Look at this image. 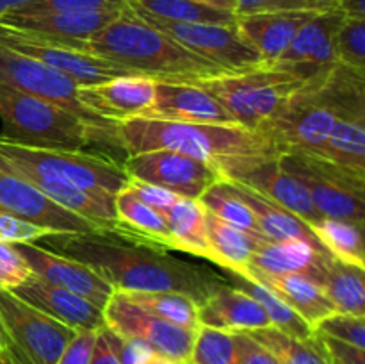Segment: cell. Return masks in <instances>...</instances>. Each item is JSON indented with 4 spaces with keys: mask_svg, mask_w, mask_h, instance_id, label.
Masks as SVG:
<instances>
[{
    "mask_svg": "<svg viewBox=\"0 0 365 364\" xmlns=\"http://www.w3.org/2000/svg\"><path fill=\"white\" fill-rule=\"evenodd\" d=\"M0 157L21 161L46 173L57 175L88 191L89 195L109 203H114L116 193L130 181L123 164L103 153L29 146L24 143L11 141L2 134H0Z\"/></svg>",
    "mask_w": 365,
    "mask_h": 364,
    "instance_id": "obj_7",
    "label": "cell"
},
{
    "mask_svg": "<svg viewBox=\"0 0 365 364\" xmlns=\"http://www.w3.org/2000/svg\"><path fill=\"white\" fill-rule=\"evenodd\" d=\"M0 213L13 214L38 227L48 228L56 234H64V232L103 234L102 227L52 202L31 182L6 168H0Z\"/></svg>",
    "mask_w": 365,
    "mask_h": 364,
    "instance_id": "obj_16",
    "label": "cell"
},
{
    "mask_svg": "<svg viewBox=\"0 0 365 364\" xmlns=\"http://www.w3.org/2000/svg\"><path fill=\"white\" fill-rule=\"evenodd\" d=\"M86 52L118 64L130 75L163 82L195 84L227 74L146 24L128 4L116 20L86 39Z\"/></svg>",
    "mask_w": 365,
    "mask_h": 364,
    "instance_id": "obj_3",
    "label": "cell"
},
{
    "mask_svg": "<svg viewBox=\"0 0 365 364\" xmlns=\"http://www.w3.org/2000/svg\"><path fill=\"white\" fill-rule=\"evenodd\" d=\"M103 320L109 330L127 339H135L177 364H189L196 330L170 323L114 293L103 307Z\"/></svg>",
    "mask_w": 365,
    "mask_h": 364,
    "instance_id": "obj_12",
    "label": "cell"
},
{
    "mask_svg": "<svg viewBox=\"0 0 365 364\" xmlns=\"http://www.w3.org/2000/svg\"><path fill=\"white\" fill-rule=\"evenodd\" d=\"M235 345H237L239 364H282L266 346L260 345L246 332L235 334Z\"/></svg>",
    "mask_w": 365,
    "mask_h": 364,
    "instance_id": "obj_48",
    "label": "cell"
},
{
    "mask_svg": "<svg viewBox=\"0 0 365 364\" xmlns=\"http://www.w3.org/2000/svg\"><path fill=\"white\" fill-rule=\"evenodd\" d=\"M98 330H77L66 348L61 353L57 364H89L95 350Z\"/></svg>",
    "mask_w": 365,
    "mask_h": 364,
    "instance_id": "obj_45",
    "label": "cell"
},
{
    "mask_svg": "<svg viewBox=\"0 0 365 364\" xmlns=\"http://www.w3.org/2000/svg\"><path fill=\"white\" fill-rule=\"evenodd\" d=\"M134 13L157 31L170 36L189 52L210 61L227 74H239L264 64L259 52L239 34L235 24H182L160 20L139 11Z\"/></svg>",
    "mask_w": 365,
    "mask_h": 364,
    "instance_id": "obj_10",
    "label": "cell"
},
{
    "mask_svg": "<svg viewBox=\"0 0 365 364\" xmlns=\"http://www.w3.org/2000/svg\"><path fill=\"white\" fill-rule=\"evenodd\" d=\"M189 364H239L235 334L200 325Z\"/></svg>",
    "mask_w": 365,
    "mask_h": 364,
    "instance_id": "obj_38",
    "label": "cell"
},
{
    "mask_svg": "<svg viewBox=\"0 0 365 364\" xmlns=\"http://www.w3.org/2000/svg\"><path fill=\"white\" fill-rule=\"evenodd\" d=\"M235 16L257 13H271V11H294V9H316L307 0H232Z\"/></svg>",
    "mask_w": 365,
    "mask_h": 364,
    "instance_id": "obj_44",
    "label": "cell"
},
{
    "mask_svg": "<svg viewBox=\"0 0 365 364\" xmlns=\"http://www.w3.org/2000/svg\"><path fill=\"white\" fill-rule=\"evenodd\" d=\"M314 332L330 335L339 341L349 343L356 348L365 350V316H351V314L334 313L323 318L316 325Z\"/></svg>",
    "mask_w": 365,
    "mask_h": 364,
    "instance_id": "obj_40",
    "label": "cell"
},
{
    "mask_svg": "<svg viewBox=\"0 0 365 364\" xmlns=\"http://www.w3.org/2000/svg\"><path fill=\"white\" fill-rule=\"evenodd\" d=\"M335 63L365 75V18L342 20L335 34Z\"/></svg>",
    "mask_w": 365,
    "mask_h": 364,
    "instance_id": "obj_39",
    "label": "cell"
},
{
    "mask_svg": "<svg viewBox=\"0 0 365 364\" xmlns=\"http://www.w3.org/2000/svg\"><path fill=\"white\" fill-rule=\"evenodd\" d=\"M344 18L337 7L317 11L299 29L289 49L274 63H299L312 66L335 64V34Z\"/></svg>",
    "mask_w": 365,
    "mask_h": 364,
    "instance_id": "obj_25",
    "label": "cell"
},
{
    "mask_svg": "<svg viewBox=\"0 0 365 364\" xmlns=\"http://www.w3.org/2000/svg\"><path fill=\"white\" fill-rule=\"evenodd\" d=\"M207 241H209V261L225 271L246 275L248 264L260 243L267 239L235 228L220 218L205 211Z\"/></svg>",
    "mask_w": 365,
    "mask_h": 364,
    "instance_id": "obj_28",
    "label": "cell"
},
{
    "mask_svg": "<svg viewBox=\"0 0 365 364\" xmlns=\"http://www.w3.org/2000/svg\"><path fill=\"white\" fill-rule=\"evenodd\" d=\"M307 2L312 4L316 9H330V7H335L337 0H307Z\"/></svg>",
    "mask_w": 365,
    "mask_h": 364,
    "instance_id": "obj_54",
    "label": "cell"
},
{
    "mask_svg": "<svg viewBox=\"0 0 365 364\" xmlns=\"http://www.w3.org/2000/svg\"><path fill=\"white\" fill-rule=\"evenodd\" d=\"M0 84L38 96L50 103L63 107L98 131L116 136V123L86 109L77 98V82L68 75L20 54L0 49Z\"/></svg>",
    "mask_w": 365,
    "mask_h": 364,
    "instance_id": "obj_11",
    "label": "cell"
},
{
    "mask_svg": "<svg viewBox=\"0 0 365 364\" xmlns=\"http://www.w3.org/2000/svg\"><path fill=\"white\" fill-rule=\"evenodd\" d=\"M310 228L317 241L334 259L365 268L364 225L323 216L319 221L310 225Z\"/></svg>",
    "mask_w": 365,
    "mask_h": 364,
    "instance_id": "obj_32",
    "label": "cell"
},
{
    "mask_svg": "<svg viewBox=\"0 0 365 364\" xmlns=\"http://www.w3.org/2000/svg\"><path fill=\"white\" fill-rule=\"evenodd\" d=\"M128 188L134 191V195L138 196L141 202H145L146 206H150L152 209L159 211V213H164L166 209H170L178 198L182 196L175 195V193L168 191V189L160 188V186L155 184H148V182H141V181H134L130 178L128 181Z\"/></svg>",
    "mask_w": 365,
    "mask_h": 364,
    "instance_id": "obj_47",
    "label": "cell"
},
{
    "mask_svg": "<svg viewBox=\"0 0 365 364\" xmlns=\"http://www.w3.org/2000/svg\"><path fill=\"white\" fill-rule=\"evenodd\" d=\"M266 346L282 364H328L316 332L309 339H296L273 327L246 332Z\"/></svg>",
    "mask_w": 365,
    "mask_h": 364,
    "instance_id": "obj_36",
    "label": "cell"
},
{
    "mask_svg": "<svg viewBox=\"0 0 365 364\" xmlns=\"http://www.w3.org/2000/svg\"><path fill=\"white\" fill-rule=\"evenodd\" d=\"M330 257V253H321L312 245L298 239L262 241L253 253L246 271L266 275L299 273L323 284L324 268Z\"/></svg>",
    "mask_w": 365,
    "mask_h": 364,
    "instance_id": "obj_24",
    "label": "cell"
},
{
    "mask_svg": "<svg viewBox=\"0 0 365 364\" xmlns=\"http://www.w3.org/2000/svg\"><path fill=\"white\" fill-rule=\"evenodd\" d=\"M141 364H177V363H175V360H171L170 357L163 355V353L152 352L145 360H143Z\"/></svg>",
    "mask_w": 365,
    "mask_h": 364,
    "instance_id": "obj_52",
    "label": "cell"
},
{
    "mask_svg": "<svg viewBox=\"0 0 365 364\" xmlns=\"http://www.w3.org/2000/svg\"><path fill=\"white\" fill-rule=\"evenodd\" d=\"M123 11V9H121ZM121 11H64V13H11L0 16V25L61 43L86 52V39L116 20Z\"/></svg>",
    "mask_w": 365,
    "mask_h": 364,
    "instance_id": "obj_17",
    "label": "cell"
},
{
    "mask_svg": "<svg viewBox=\"0 0 365 364\" xmlns=\"http://www.w3.org/2000/svg\"><path fill=\"white\" fill-rule=\"evenodd\" d=\"M32 277V270L16 245L0 241V278L7 289H14Z\"/></svg>",
    "mask_w": 365,
    "mask_h": 364,
    "instance_id": "obj_43",
    "label": "cell"
},
{
    "mask_svg": "<svg viewBox=\"0 0 365 364\" xmlns=\"http://www.w3.org/2000/svg\"><path fill=\"white\" fill-rule=\"evenodd\" d=\"M0 323L7 352L20 364H57L77 332L24 302L11 289H0Z\"/></svg>",
    "mask_w": 365,
    "mask_h": 364,
    "instance_id": "obj_9",
    "label": "cell"
},
{
    "mask_svg": "<svg viewBox=\"0 0 365 364\" xmlns=\"http://www.w3.org/2000/svg\"><path fill=\"white\" fill-rule=\"evenodd\" d=\"M46 246L63 253L106 278L116 293H182L202 303L225 278L212 270L185 263L164 248L127 241L98 232H64L41 239Z\"/></svg>",
    "mask_w": 365,
    "mask_h": 364,
    "instance_id": "obj_1",
    "label": "cell"
},
{
    "mask_svg": "<svg viewBox=\"0 0 365 364\" xmlns=\"http://www.w3.org/2000/svg\"><path fill=\"white\" fill-rule=\"evenodd\" d=\"M89 364H120L116 355H114L113 348H110L109 343H107V339L103 338L102 328L98 330V338H96V345L95 350H93V357Z\"/></svg>",
    "mask_w": 365,
    "mask_h": 364,
    "instance_id": "obj_49",
    "label": "cell"
},
{
    "mask_svg": "<svg viewBox=\"0 0 365 364\" xmlns=\"http://www.w3.org/2000/svg\"><path fill=\"white\" fill-rule=\"evenodd\" d=\"M128 6L139 13L182 24H235L232 11L205 6L196 0H128Z\"/></svg>",
    "mask_w": 365,
    "mask_h": 364,
    "instance_id": "obj_33",
    "label": "cell"
},
{
    "mask_svg": "<svg viewBox=\"0 0 365 364\" xmlns=\"http://www.w3.org/2000/svg\"><path fill=\"white\" fill-rule=\"evenodd\" d=\"M314 9L271 11L235 16L239 34L259 52L266 64L274 63L292 43L299 29L316 14Z\"/></svg>",
    "mask_w": 365,
    "mask_h": 364,
    "instance_id": "obj_22",
    "label": "cell"
},
{
    "mask_svg": "<svg viewBox=\"0 0 365 364\" xmlns=\"http://www.w3.org/2000/svg\"><path fill=\"white\" fill-rule=\"evenodd\" d=\"M4 138L41 148L84 150L96 141L118 145L114 134L98 131L82 118L38 96L0 84Z\"/></svg>",
    "mask_w": 365,
    "mask_h": 364,
    "instance_id": "obj_5",
    "label": "cell"
},
{
    "mask_svg": "<svg viewBox=\"0 0 365 364\" xmlns=\"http://www.w3.org/2000/svg\"><path fill=\"white\" fill-rule=\"evenodd\" d=\"M4 350H6V335H4L2 323H0V352H4Z\"/></svg>",
    "mask_w": 365,
    "mask_h": 364,
    "instance_id": "obj_56",
    "label": "cell"
},
{
    "mask_svg": "<svg viewBox=\"0 0 365 364\" xmlns=\"http://www.w3.org/2000/svg\"><path fill=\"white\" fill-rule=\"evenodd\" d=\"M314 156L342 166L365 170V116L337 120L324 145Z\"/></svg>",
    "mask_w": 365,
    "mask_h": 364,
    "instance_id": "obj_34",
    "label": "cell"
},
{
    "mask_svg": "<svg viewBox=\"0 0 365 364\" xmlns=\"http://www.w3.org/2000/svg\"><path fill=\"white\" fill-rule=\"evenodd\" d=\"M280 164L305 186L323 216L365 223V170L307 152L284 153Z\"/></svg>",
    "mask_w": 365,
    "mask_h": 364,
    "instance_id": "obj_8",
    "label": "cell"
},
{
    "mask_svg": "<svg viewBox=\"0 0 365 364\" xmlns=\"http://www.w3.org/2000/svg\"><path fill=\"white\" fill-rule=\"evenodd\" d=\"M50 234H56V232L38 227V225L13 216V214L0 213V241L11 243V245H24V243L41 241Z\"/></svg>",
    "mask_w": 365,
    "mask_h": 364,
    "instance_id": "obj_42",
    "label": "cell"
},
{
    "mask_svg": "<svg viewBox=\"0 0 365 364\" xmlns=\"http://www.w3.org/2000/svg\"><path fill=\"white\" fill-rule=\"evenodd\" d=\"M155 82L143 75H121L96 84L78 86L77 98L91 113L120 123L148 114L155 100Z\"/></svg>",
    "mask_w": 365,
    "mask_h": 364,
    "instance_id": "obj_18",
    "label": "cell"
},
{
    "mask_svg": "<svg viewBox=\"0 0 365 364\" xmlns=\"http://www.w3.org/2000/svg\"><path fill=\"white\" fill-rule=\"evenodd\" d=\"M228 182L234 186L235 193L245 200L246 206H248L250 209H252V213L255 214L260 234H262L264 239H267V241H289V239H298V241H305L309 243V245H312L314 248L319 250L321 253H328L327 250H324V246L317 241V238L314 236L312 228H310V225L307 223V221H303L302 218H298L296 214H292L291 211L282 207L280 203L273 202V200L267 198V196L253 191L248 186L235 181Z\"/></svg>",
    "mask_w": 365,
    "mask_h": 364,
    "instance_id": "obj_26",
    "label": "cell"
},
{
    "mask_svg": "<svg viewBox=\"0 0 365 364\" xmlns=\"http://www.w3.org/2000/svg\"><path fill=\"white\" fill-rule=\"evenodd\" d=\"M118 146L135 156L170 150L203 161L220 171L228 161L280 157L273 143L259 131L242 125H209L135 116L116 123Z\"/></svg>",
    "mask_w": 365,
    "mask_h": 364,
    "instance_id": "obj_4",
    "label": "cell"
},
{
    "mask_svg": "<svg viewBox=\"0 0 365 364\" xmlns=\"http://www.w3.org/2000/svg\"><path fill=\"white\" fill-rule=\"evenodd\" d=\"M121 164L128 178L160 186L182 198L198 200L207 188L223 178L210 164L170 150L127 156Z\"/></svg>",
    "mask_w": 365,
    "mask_h": 364,
    "instance_id": "obj_15",
    "label": "cell"
},
{
    "mask_svg": "<svg viewBox=\"0 0 365 364\" xmlns=\"http://www.w3.org/2000/svg\"><path fill=\"white\" fill-rule=\"evenodd\" d=\"M16 248L25 257L32 273L50 284L59 285V288L68 289V291L89 300L102 310L110 296L116 293L106 278L100 277L96 271H93L81 261H75L63 253L53 252V250H45L34 243L16 245Z\"/></svg>",
    "mask_w": 365,
    "mask_h": 364,
    "instance_id": "obj_19",
    "label": "cell"
},
{
    "mask_svg": "<svg viewBox=\"0 0 365 364\" xmlns=\"http://www.w3.org/2000/svg\"><path fill=\"white\" fill-rule=\"evenodd\" d=\"M365 268L330 257L324 268L323 289L335 313L365 316Z\"/></svg>",
    "mask_w": 365,
    "mask_h": 364,
    "instance_id": "obj_31",
    "label": "cell"
},
{
    "mask_svg": "<svg viewBox=\"0 0 365 364\" xmlns=\"http://www.w3.org/2000/svg\"><path fill=\"white\" fill-rule=\"evenodd\" d=\"M220 173L228 181L241 182L253 191L280 203L309 225L316 223L323 214L312 203L305 186L280 164V157H253L228 161L221 164Z\"/></svg>",
    "mask_w": 365,
    "mask_h": 364,
    "instance_id": "obj_14",
    "label": "cell"
},
{
    "mask_svg": "<svg viewBox=\"0 0 365 364\" xmlns=\"http://www.w3.org/2000/svg\"><path fill=\"white\" fill-rule=\"evenodd\" d=\"M196 2L205 4V6L217 7V9L232 11V13H234V6H232V0H196ZM234 14H235V13H234Z\"/></svg>",
    "mask_w": 365,
    "mask_h": 364,
    "instance_id": "obj_53",
    "label": "cell"
},
{
    "mask_svg": "<svg viewBox=\"0 0 365 364\" xmlns=\"http://www.w3.org/2000/svg\"><path fill=\"white\" fill-rule=\"evenodd\" d=\"M127 300L139 305L141 309L178 325L189 330H198V303L187 295L171 291L160 293H121Z\"/></svg>",
    "mask_w": 365,
    "mask_h": 364,
    "instance_id": "obj_37",
    "label": "cell"
},
{
    "mask_svg": "<svg viewBox=\"0 0 365 364\" xmlns=\"http://www.w3.org/2000/svg\"><path fill=\"white\" fill-rule=\"evenodd\" d=\"M225 271V270H223ZM228 277V282H232L230 285L241 289L246 295L252 296L257 303L264 309V313L267 314L271 321V327L277 328V330L284 332V334L292 335L296 339H309L314 335V328L292 309L291 305L284 302L282 298H278L273 291H269L267 288H264L260 282H257L255 278L248 277V275H239L234 271H225Z\"/></svg>",
    "mask_w": 365,
    "mask_h": 364,
    "instance_id": "obj_30",
    "label": "cell"
},
{
    "mask_svg": "<svg viewBox=\"0 0 365 364\" xmlns=\"http://www.w3.org/2000/svg\"><path fill=\"white\" fill-rule=\"evenodd\" d=\"M146 118L209 125H239L212 95L196 84L155 82V100Z\"/></svg>",
    "mask_w": 365,
    "mask_h": 364,
    "instance_id": "obj_20",
    "label": "cell"
},
{
    "mask_svg": "<svg viewBox=\"0 0 365 364\" xmlns=\"http://www.w3.org/2000/svg\"><path fill=\"white\" fill-rule=\"evenodd\" d=\"M335 7L348 18H365V0H337Z\"/></svg>",
    "mask_w": 365,
    "mask_h": 364,
    "instance_id": "obj_50",
    "label": "cell"
},
{
    "mask_svg": "<svg viewBox=\"0 0 365 364\" xmlns=\"http://www.w3.org/2000/svg\"><path fill=\"white\" fill-rule=\"evenodd\" d=\"M246 275L255 278L264 288L273 291L278 298L291 305L312 328H316V325L323 318L335 313L323 285L314 278L307 277V275H266L257 273V271H246Z\"/></svg>",
    "mask_w": 365,
    "mask_h": 364,
    "instance_id": "obj_27",
    "label": "cell"
},
{
    "mask_svg": "<svg viewBox=\"0 0 365 364\" xmlns=\"http://www.w3.org/2000/svg\"><path fill=\"white\" fill-rule=\"evenodd\" d=\"M24 302L41 313L48 314L53 320L75 328V330H100L106 327L103 310L89 300L68 291V289L53 285L32 273L31 278L11 289Z\"/></svg>",
    "mask_w": 365,
    "mask_h": 364,
    "instance_id": "obj_21",
    "label": "cell"
},
{
    "mask_svg": "<svg viewBox=\"0 0 365 364\" xmlns=\"http://www.w3.org/2000/svg\"><path fill=\"white\" fill-rule=\"evenodd\" d=\"M365 116V75L330 64L307 79L271 120L260 125L280 157L289 152L317 153L341 118Z\"/></svg>",
    "mask_w": 365,
    "mask_h": 364,
    "instance_id": "obj_2",
    "label": "cell"
},
{
    "mask_svg": "<svg viewBox=\"0 0 365 364\" xmlns=\"http://www.w3.org/2000/svg\"><path fill=\"white\" fill-rule=\"evenodd\" d=\"M198 321L203 327L230 332H253L271 327L262 307L241 289L227 284L216 289L198 305Z\"/></svg>",
    "mask_w": 365,
    "mask_h": 364,
    "instance_id": "obj_23",
    "label": "cell"
},
{
    "mask_svg": "<svg viewBox=\"0 0 365 364\" xmlns=\"http://www.w3.org/2000/svg\"><path fill=\"white\" fill-rule=\"evenodd\" d=\"M0 49L39 61L61 74L68 75L78 86L96 84L109 79L130 75L118 64L96 57L93 54L70 49L61 43L48 41L39 36L27 34L16 29L0 25Z\"/></svg>",
    "mask_w": 365,
    "mask_h": 364,
    "instance_id": "obj_13",
    "label": "cell"
},
{
    "mask_svg": "<svg viewBox=\"0 0 365 364\" xmlns=\"http://www.w3.org/2000/svg\"><path fill=\"white\" fill-rule=\"evenodd\" d=\"M198 202L202 203L207 213L214 214L225 223L262 238L255 214L246 206L245 200L235 193L234 186L227 178H221V181L214 182L210 188H207Z\"/></svg>",
    "mask_w": 365,
    "mask_h": 364,
    "instance_id": "obj_35",
    "label": "cell"
},
{
    "mask_svg": "<svg viewBox=\"0 0 365 364\" xmlns=\"http://www.w3.org/2000/svg\"><path fill=\"white\" fill-rule=\"evenodd\" d=\"M0 289H7V288H6V284H4L2 278H0Z\"/></svg>",
    "mask_w": 365,
    "mask_h": 364,
    "instance_id": "obj_57",
    "label": "cell"
},
{
    "mask_svg": "<svg viewBox=\"0 0 365 364\" xmlns=\"http://www.w3.org/2000/svg\"><path fill=\"white\" fill-rule=\"evenodd\" d=\"M128 0H34L16 14L64 13V11H121Z\"/></svg>",
    "mask_w": 365,
    "mask_h": 364,
    "instance_id": "obj_41",
    "label": "cell"
},
{
    "mask_svg": "<svg viewBox=\"0 0 365 364\" xmlns=\"http://www.w3.org/2000/svg\"><path fill=\"white\" fill-rule=\"evenodd\" d=\"M328 364H365V350L316 332Z\"/></svg>",
    "mask_w": 365,
    "mask_h": 364,
    "instance_id": "obj_46",
    "label": "cell"
},
{
    "mask_svg": "<svg viewBox=\"0 0 365 364\" xmlns=\"http://www.w3.org/2000/svg\"><path fill=\"white\" fill-rule=\"evenodd\" d=\"M170 227L173 248L209 259V241L205 228V209L198 200L178 198L170 209L164 211Z\"/></svg>",
    "mask_w": 365,
    "mask_h": 364,
    "instance_id": "obj_29",
    "label": "cell"
},
{
    "mask_svg": "<svg viewBox=\"0 0 365 364\" xmlns=\"http://www.w3.org/2000/svg\"><path fill=\"white\" fill-rule=\"evenodd\" d=\"M31 2H34V0H0V16L16 13V11L24 9Z\"/></svg>",
    "mask_w": 365,
    "mask_h": 364,
    "instance_id": "obj_51",
    "label": "cell"
},
{
    "mask_svg": "<svg viewBox=\"0 0 365 364\" xmlns=\"http://www.w3.org/2000/svg\"><path fill=\"white\" fill-rule=\"evenodd\" d=\"M0 364H20V363H18V360L14 359V357L11 355L6 348L4 352H0Z\"/></svg>",
    "mask_w": 365,
    "mask_h": 364,
    "instance_id": "obj_55",
    "label": "cell"
},
{
    "mask_svg": "<svg viewBox=\"0 0 365 364\" xmlns=\"http://www.w3.org/2000/svg\"><path fill=\"white\" fill-rule=\"evenodd\" d=\"M195 84L212 95L239 125L257 131L287 103L305 81L264 63L252 70L223 74Z\"/></svg>",
    "mask_w": 365,
    "mask_h": 364,
    "instance_id": "obj_6",
    "label": "cell"
}]
</instances>
